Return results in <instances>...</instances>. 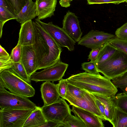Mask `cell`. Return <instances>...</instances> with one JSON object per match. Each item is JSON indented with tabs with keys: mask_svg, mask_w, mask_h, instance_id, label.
Returning <instances> with one entry per match:
<instances>
[{
	"mask_svg": "<svg viewBox=\"0 0 127 127\" xmlns=\"http://www.w3.org/2000/svg\"><path fill=\"white\" fill-rule=\"evenodd\" d=\"M10 69L25 81L29 83H31L30 77L28 74L24 67L20 62L14 63Z\"/></svg>",
	"mask_w": 127,
	"mask_h": 127,
	"instance_id": "25",
	"label": "cell"
},
{
	"mask_svg": "<svg viewBox=\"0 0 127 127\" xmlns=\"http://www.w3.org/2000/svg\"><path fill=\"white\" fill-rule=\"evenodd\" d=\"M67 94L70 95L77 98H82L84 95L85 91L71 84H67Z\"/></svg>",
	"mask_w": 127,
	"mask_h": 127,
	"instance_id": "27",
	"label": "cell"
},
{
	"mask_svg": "<svg viewBox=\"0 0 127 127\" xmlns=\"http://www.w3.org/2000/svg\"><path fill=\"white\" fill-rule=\"evenodd\" d=\"M62 28L76 42L80 39L82 32L80 29L77 17L68 11L63 21Z\"/></svg>",
	"mask_w": 127,
	"mask_h": 127,
	"instance_id": "12",
	"label": "cell"
},
{
	"mask_svg": "<svg viewBox=\"0 0 127 127\" xmlns=\"http://www.w3.org/2000/svg\"><path fill=\"white\" fill-rule=\"evenodd\" d=\"M67 0V1H68L70 3V2H71V1H72L73 0Z\"/></svg>",
	"mask_w": 127,
	"mask_h": 127,
	"instance_id": "42",
	"label": "cell"
},
{
	"mask_svg": "<svg viewBox=\"0 0 127 127\" xmlns=\"http://www.w3.org/2000/svg\"><path fill=\"white\" fill-rule=\"evenodd\" d=\"M10 55L4 48L0 45V57L7 56Z\"/></svg>",
	"mask_w": 127,
	"mask_h": 127,
	"instance_id": "41",
	"label": "cell"
},
{
	"mask_svg": "<svg viewBox=\"0 0 127 127\" xmlns=\"http://www.w3.org/2000/svg\"><path fill=\"white\" fill-rule=\"evenodd\" d=\"M66 79L68 83L91 93L113 97L118 92L111 80L99 73L85 72L72 75Z\"/></svg>",
	"mask_w": 127,
	"mask_h": 127,
	"instance_id": "2",
	"label": "cell"
},
{
	"mask_svg": "<svg viewBox=\"0 0 127 127\" xmlns=\"http://www.w3.org/2000/svg\"><path fill=\"white\" fill-rule=\"evenodd\" d=\"M0 81L12 93L28 97L34 96L35 90L30 83L17 75L11 69L0 73Z\"/></svg>",
	"mask_w": 127,
	"mask_h": 127,
	"instance_id": "3",
	"label": "cell"
},
{
	"mask_svg": "<svg viewBox=\"0 0 127 127\" xmlns=\"http://www.w3.org/2000/svg\"><path fill=\"white\" fill-rule=\"evenodd\" d=\"M41 108L47 121L59 123L63 122L71 112L65 99L60 97L55 102L48 105H43Z\"/></svg>",
	"mask_w": 127,
	"mask_h": 127,
	"instance_id": "8",
	"label": "cell"
},
{
	"mask_svg": "<svg viewBox=\"0 0 127 127\" xmlns=\"http://www.w3.org/2000/svg\"><path fill=\"white\" fill-rule=\"evenodd\" d=\"M87 1L89 4L110 3L118 4L122 2H127V0H87Z\"/></svg>",
	"mask_w": 127,
	"mask_h": 127,
	"instance_id": "36",
	"label": "cell"
},
{
	"mask_svg": "<svg viewBox=\"0 0 127 127\" xmlns=\"http://www.w3.org/2000/svg\"><path fill=\"white\" fill-rule=\"evenodd\" d=\"M27 0H8L14 11L16 15L21 10Z\"/></svg>",
	"mask_w": 127,
	"mask_h": 127,
	"instance_id": "34",
	"label": "cell"
},
{
	"mask_svg": "<svg viewBox=\"0 0 127 127\" xmlns=\"http://www.w3.org/2000/svg\"><path fill=\"white\" fill-rule=\"evenodd\" d=\"M35 37L32 45L36 57V70L45 69L60 60L62 48L41 26L33 21Z\"/></svg>",
	"mask_w": 127,
	"mask_h": 127,
	"instance_id": "1",
	"label": "cell"
},
{
	"mask_svg": "<svg viewBox=\"0 0 127 127\" xmlns=\"http://www.w3.org/2000/svg\"><path fill=\"white\" fill-rule=\"evenodd\" d=\"M64 99L67 100L70 105L90 111L97 116L102 121H104L96 103L94 97L91 93L85 91L84 95L79 98L66 94Z\"/></svg>",
	"mask_w": 127,
	"mask_h": 127,
	"instance_id": "11",
	"label": "cell"
},
{
	"mask_svg": "<svg viewBox=\"0 0 127 127\" xmlns=\"http://www.w3.org/2000/svg\"><path fill=\"white\" fill-rule=\"evenodd\" d=\"M91 93L103 104L105 117L107 121L110 122L113 118L116 107L113 97H107L98 94Z\"/></svg>",
	"mask_w": 127,
	"mask_h": 127,
	"instance_id": "20",
	"label": "cell"
},
{
	"mask_svg": "<svg viewBox=\"0 0 127 127\" xmlns=\"http://www.w3.org/2000/svg\"><path fill=\"white\" fill-rule=\"evenodd\" d=\"M14 63L10 55L0 57V73L11 68Z\"/></svg>",
	"mask_w": 127,
	"mask_h": 127,
	"instance_id": "29",
	"label": "cell"
},
{
	"mask_svg": "<svg viewBox=\"0 0 127 127\" xmlns=\"http://www.w3.org/2000/svg\"><path fill=\"white\" fill-rule=\"evenodd\" d=\"M37 16V11L35 2L32 0H27L25 4L19 12L16 15V20L22 24Z\"/></svg>",
	"mask_w": 127,
	"mask_h": 127,
	"instance_id": "18",
	"label": "cell"
},
{
	"mask_svg": "<svg viewBox=\"0 0 127 127\" xmlns=\"http://www.w3.org/2000/svg\"><path fill=\"white\" fill-rule=\"evenodd\" d=\"M81 66L82 69L86 72L92 74L99 73L95 61L84 62L82 64Z\"/></svg>",
	"mask_w": 127,
	"mask_h": 127,
	"instance_id": "31",
	"label": "cell"
},
{
	"mask_svg": "<svg viewBox=\"0 0 127 127\" xmlns=\"http://www.w3.org/2000/svg\"><path fill=\"white\" fill-rule=\"evenodd\" d=\"M113 98L116 107L127 113V94L124 92L118 93Z\"/></svg>",
	"mask_w": 127,
	"mask_h": 127,
	"instance_id": "24",
	"label": "cell"
},
{
	"mask_svg": "<svg viewBox=\"0 0 127 127\" xmlns=\"http://www.w3.org/2000/svg\"><path fill=\"white\" fill-rule=\"evenodd\" d=\"M86 127L83 121L78 117L70 114L63 122L60 123L58 127Z\"/></svg>",
	"mask_w": 127,
	"mask_h": 127,
	"instance_id": "23",
	"label": "cell"
},
{
	"mask_svg": "<svg viewBox=\"0 0 127 127\" xmlns=\"http://www.w3.org/2000/svg\"><path fill=\"white\" fill-rule=\"evenodd\" d=\"M71 111L83 121L86 127H104L102 119L90 111L74 106Z\"/></svg>",
	"mask_w": 127,
	"mask_h": 127,
	"instance_id": "14",
	"label": "cell"
},
{
	"mask_svg": "<svg viewBox=\"0 0 127 127\" xmlns=\"http://www.w3.org/2000/svg\"><path fill=\"white\" fill-rule=\"evenodd\" d=\"M111 81L116 87L127 94V71L121 76L115 78Z\"/></svg>",
	"mask_w": 127,
	"mask_h": 127,
	"instance_id": "26",
	"label": "cell"
},
{
	"mask_svg": "<svg viewBox=\"0 0 127 127\" xmlns=\"http://www.w3.org/2000/svg\"><path fill=\"white\" fill-rule=\"evenodd\" d=\"M110 122L113 127H127V113L116 107L113 118Z\"/></svg>",
	"mask_w": 127,
	"mask_h": 127,
	"instance_id": "22",
	"label": "cell"
},
{
	"mask_svg": "<svg viewBox=\"0 0 127 127\" xmlns=\"http://www.w3.org/2000/svg\"><path fill=\"white\" fill-rule=\"evenodd\" d=\"M68 83L66 79H62L57 84L58 92L60 97L64 98L67 91V84Z\"/></svg>",
	"mask_w": 127,
	"mask_h": 127,
	"instance_id": "32",
	"label": "cell"
},
{
	"mask_svg": "<svg viewBox=\"0 0 127 127\" xmlns=\"http://www.w3.org/2000/svg\"><path fill=\"white\" fill-rule=\"evenodd\" d=\"M35 37L34 27L32 20H28L21 24L17 44L22 46L33 45Z\"/></svg>",
	"mask_w": 127,
	"mask_h": 127,
	"instance_id": "15",
	"label": "cell"
},
{
	"mask_svg": "<svg viewBox=\"0 0 127 127\" xmlns=\"http://www.w3.org/2000/svg\"><path fill=\"white\" fill-rule=\"evenodd\" d=\"M16 16L4 7L0 6V23L4 24L11 20H16Z\"/></svg>",
	"mask_w": 127,
	"mask_h": 127,
	"instance_id": "28",
	"label": "cell"
},
{
	"mask_svg": "<svg viewBox=\"0 0 127 127\" xmlns=\"http://www.w3.org/2000/svg\"><path fill=\"white\" fill-rule=\"evenodd\" d=\"M0 6L7 9L16 16L14 9L8 0H0Z\"/></svg>",
	"mask_w": 127,
	"mask_h": 127,
	"instance_id": "38",
	"label": "cell"
},
{
	"mask_svg": "<svg viewBox=\"0 0 127 127\" xmlns=\"http://www.w3.org/2000/svg\"><path fill=\"white\" fill-rule=\"evenodd\" d=\"M40 91L44 105L52 104L60 98L57 84L50 81H45L41 85Z\"/></svg>",
	"mask_w": 127,
	"mask_h": 127,
	"instance_id": "16",
	"label": "cell"
},
{
	"mask_svg": "<svg viewBox=\"0 0 127 127\" xmlns=\"http://www.w3.org/2000/svg\"><path fill=\"white\" fill-rule=\"evenodd\" d=\"M97 67L99 72L111 80L121 76L127 71V54L118 49Z\"/></svg>",
	"mask_w": 127,
	"mask_h": 127,
	"instance_id": "4",
	"label": "cell"
},
{
	"mask_svg": "<svg viewBox=\"0 0 127 127\" xmlns=\"http://www.w3.org/2000/svg\"><path fill=\"white\" fill-rule=\"evenodd\" d=\"M37 106L28 97L12 93L5 88L0 90V109H32Z\"/></svg>",
	"mask_w": 127,
	"mask_h": 127,
	"instance_id": "7",
	"label": "cell"
},
{
	"mask_svg": "<svg viewBox=\"0 0 127 127\" xmlns=\"http://www.w3.org/2000/svg\"><path fill=\"white\" fill-rule=\"evenodd\" d=\"M47 121L41 107L37 106L29 116L23 127H39Z\"/></svg>",
	"mask_w": 127,
	"mask_h": 127,
	"instance_id": "19",
	"label": "cell"
},
{
	"mask_svg": "<svg viewBox=\"0 0 127 127\" xmlns=\"http://www.w3.org/2000/svg\"><path fill=\"white\" fill-rule=\"evenodd\" d=\"M20 62L30 77L36 72V57L32 45L22 46Z\"/></svg>",
	"mask_w": 127,
	"mask_h": 127,
	"instance_id": "13",
	"label": "cell"
},
{
	"mask_svg": "<svg viewBox=\"0 0 127 127\" xmlns=\"http://www.w3.org/2000/svg\"><path fill=\"white\" fill-rule=\"evenodd\" d=\"M22 48V45L17 44L12 50L10 56L14 63L20 62Z\"/></svg>",
	"mask_w": 127,
	"mask_h": 127,
	"instance_id": "33",
	"label": "cell"
},
{
	"mask_svg": "<svg viewBox=\"0 0 127 127\" xmlns=\"http://www.w3.org/2000/svg\"><path fill=\"white\" fill-rule=\"evenodd\" d=\"M116 37L115 35L111 33L92 30L81 37L78 44L92 49L100 47Z\"/></svg>",
	"mask_w": 127,
	"mask_h": 127,
	"instance_id": "10",
	"label": "cell"
},
{
	"mask_svg": "<svg viewBox=\"0 0 127 127\" xmlns=\"http://www.w3.org/2000/svg\"><path fill=\"white\" fill-rule=\"evenodd\" d=\"M60 123L51 121H47L39 127H58Z\"/></svg>",
	"mask_w": 127,
	"mask_h": 127,
	"instance_id": "40",
	"label": "cell"
},
{
	"mask_svg": "<svg viewBox=\"0 0 127 127\" xmlns=\"http://www.w3.org/2000/svg\"><path fill=\"white\" fill-rule=\"evenodd\" d=\"M108 42L117 49L127 54V40L121 39L116 37Z\"/></svg>",
	"mask_w": 127,
	"mask_h": 127,
	"instance_id": "30",
	"label": "cell"
},
{
	"mask_svg": "<svg viewBox=\"0 0 127 127\" xmlns=\"http://www.w3.org/2000/svg\"><path fill=\"white\" fill-rule=\"evenodd\" d=\"M37 18L42 20L54 15L57 0H36Z\"/></svg>",
	"mask_w": 127,
	"mask_h": 127,
	"instance_id": "17",
	"label": "cell"
},
{
	"mask_svg": "<svg viewBox=\"0 0 127 127\" xmlns=\"http://www.w3.org/2000/svg\"><path fill=\"white\" fill-rule=\"evenodd\" d=\"M103 45L97 48L92 49L88 56V60H90L91 61L93 62L95 61L99 52Z\"/></svg>",
	"mask_w": 127,
	"mask_h": 127,
	"instance_id": "37",
	"label": "cell"
},
{
	"mask_svg": "<svg viewBox=\"0 0 127 127\" xmlns=\"http://www.w3.org/2000/svg\"><path fill=\"white\" fill-rule=\"evenodd\" d=\"M68 64L61 60L54 65L39 72H36L30 77L31 81L36 82L43 81L54 82L60 80L64 76Z\"/></svg>",
	"mask_w": 127,
	"mask_h": 127,
	"instance_id": "9",
	"label": "cell"
},
{
	"mask_svg": "<svg viewBox=\"0 0 127 127\" xmlns=\"http://www.w3.org/2000/svg\"><path fill=\"white\" fill-rule=\"evenodd\" d=\"M36 108L0 109V127H23L29 116Z\"/></svg>",
	"mask_w": 127,
	"mask_h": 127,
	"instance_id": "5",
	"label": "cell"
},
{
	"mask_svg": "<svg viewBox=\"0 0 127 127\" xmlns=\"http://www.w3.org/2000/svg\"><path fill=\"white\" fill-rule=\"evenodd\" d=\"M94 98L96 103L103 118L104 121H107L105 115V108L103 104L99 100L95 97Z\"/></svg>",
	"mask_w": 127,
	"mask_h": 127,
	"instance_id": "39",
	"label": "cell"
},
{
	"mask_svg": "<svg viewBox=\"0 0 127 127\" xmlns=\"http://www.w3.org/2000/svg\"><path fill=\"white\" fill-rule=\"evenodd\" d=\"M35 21L38 23L45 31L60 47H65L70 51L74 49L76 41L62 28L53 24L52 22L46 23L37 18Z\"/></svg>",
	"mask_w": 127,
	"mask_h": 127,
	"instance_id": "6",
	"label": "cell"
},
{
	"mask_svg": "<svg viewBox=\"0 0 127 127\" xmlns=\"http://www.w3.org/2000/svg\"><path fill=\"white\" fill-rule=\"evenodd\" d=\"M118 49L108 42L105 43L100 50L95 61L97 65L107 60Z\"/></svg>",
	"mask_w": 127,
	"mask_h": 127,
	"instance_id": "21",
	"label": "cell"
},
{
	"mask_svg": "<svg viewBox=\"0 0 127 127\" xmlns=\"http://www.w3.org/2000/svg\"><path fill=\"white\" fill-rule=\"evenodd\" d=\"M115 34L117 38L127 40V22L117 29L115 31Z\"/></svg>",
	"mask_w": 127,
	"mask_h": 127,
	"instance_id": "35",
	"label": "cell"
}]
</instances>
